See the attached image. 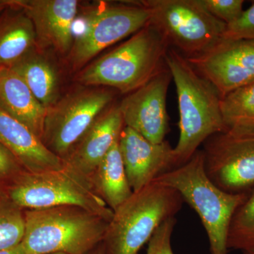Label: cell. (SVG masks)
<instances>
[{
  "label": "cell",
  "instance_id": "obj_33",
  "mask_svg": "<svg viewBox=\"0 0 254 254\" xmlns=\"http://www.w3.org/2000/svg\"><path fill=\"white\" fill-rule=\"evenodd\" d=\"M2 196V195H1V190H0V197Z\"/></svg>",
  "mask_w": 254,
  "mask_h": 254
},
{
  "label": "cell",
  "instance_id": "obj_23",
  "mask_svg": "<svg viewBox=\"0 0 254 254\" xmlns=\"http://www.w3.org/2000/svg\"><path fill=\"white\" fill-rule=\"evenodd\" d=\"M24 234V211L6 195L0 197V251L19 245Z\"/></svg>",
  "mask_w": 254,
  "mask_h": 254
},
{
  "label": "cell",
  "instance_id": "obj_22",
  "mask_svg": "<svg viewBox=\"0 0 254 254\" xmlns=\"http://www.w3.org/2000/svg\"><path fill=\"white\" fill-rule=\"evenodd\" d=\"M227 248L242 252L254 248V188L232 217Z\"/></svg>",
  "mask_w": 254,
  "mask_h": 254
},
{
  "label": "cell",
  "instance_id": "obj_6",
  "mask_svg": "<svg viewBox=\"0 0 254 254\" xmlns=\"http://www.w3.org/2000/svg\"><path fill=\"white\" fill-rule=\"evenodd\" d=\"M6 190V196L22 210L76 205L109 222L113 218V210L98 195L90 180L65 165L60 170L24 172Z\"/></svg>",
  "mask_w": 254,
  "mask_h": 254
},
{
  "label": "cell",
  "instance_id": "obj_4",
  "mask_svg": "<svg viewBox=\"0 0 254 254\" xmlns=\"http://www.w3.org/2000/svg\"><path fill=\"white\" fill-rule=\"evenodd\" d=\"M153 182L176 190L198 214L208 236L210 254L228 253L227 238L232 217L248 193L232 194L215 186L205 173L202 150Z\"/></svg>",
  "mask_w": 254,
  "mask_h": 254
},
{
  "label": "cell",
  "instance_id": "obj_2",
  "mask_svg": "<svg viewBox=\"0 0 254 254\" xmlns=\"http://www.w3.org/2000/svg\"><path fill=\"white\" fill-rule=\"evenodd\" d=\"M169 48L165 37L150 21L115 49L85 66L76 79L83 86L129 94L166 67Z\"/></svg>",
  "mask_w": 254,
  "mask_h": 254
},
{
  "label": "cell",
  "instance_id": "obj_19",
  "mask_svg": "<svg viewBox=\"0 0 254 254\" xmlns=\"http://www.w3.org/2000/svg\"><path fill=\"white\" fill-rule=\"evenodd\" d=\"M89 180L98 195L113 211L133 194L119 141L105 155Z\"/></svg>",
  "mask_w": 254,
  "mask_h": 254
},
{
  "label": "cell",
  "instance_id": "obj_1",
  "mask_svg": "<svg viewBox=\"0 0 254 254\" xmlns=\"http://www.w3.org/2000/svg\"><path fill=\"white\" fill-rule=\"evenodd\" d=\"M165 64L176 86L180 137L174 153L179 167L188 162L209 137L225 131V127L221 97L213 85L172 47L167 52Z\"/></svg>",
  "mask_w": 254,
  "mask_h": 254
},
{
  "label": "cell",
  "instance_id": "obj_9",
  "mask_svg": "<svg viewBox=\"0 0 254 254\" xmlns=\"http://www.w3.org/2000/svg\"><path fill=\"white\" fill-rule=\"evenodd\" d=\"M150 18L151 11L141 3L107 4L92 11L73 41L70 64L75 69L83 67L100 52L145 27Z\"/></svg>",
  "mask_w": 254,
  "mask_h": 254
},
{
  "label": "cell",
  "instance_id": "obj_5",
  "mask_svg": "<svg viewBox=\"0 0 254 254\" xmlns=\"http://www.w3.org/2000/svg\"><path fill=\"white\" fill-rule=\"evenodd\" d=\"M184 200L176 190L153 182L114 210L103 243L105 254H138L165 220L175 217Z\"/></svg>",
  "mask_w": 254,
  "mask_h": 254
},
{
  "label": "cell",
  "instance_id": "obj_28",
  "mask_svg": "<svg viewBox=\"0 0 254 254\" xmlns=\"http://www.w3.org/2000/svg\"><path fill=\"white\" fill-rule=\"evenodd\" d=\"M0 254H27L26 251L24 250L22 245L20 244L14 248L9 249V250L0 251Z\"/></svg>",
  "mask_w": 254,
  "mask_h": 254
},
{
  "label": "cell",
  "instance_id": "obj_11",
  "mask_svg": "<svg viewBox=\"0 0 254 254\" xmlns=\"http://www.w3.org/2000/svg\"><path fill=\"white\" fill-rule=\"evenodd\" d=\"M186 59L221 98L254 81L253 41L222 40L203 54Z\"/></svg>",
  "mask_w": 254,
  "mask_h": 254
},
{
  "label": "cell",
  "instance_id": "obj_3",
  "mask_svg": "<svg viewBox=\"0 0 254 254\" xmlns=\"http://www.w3.org/2000/svg\"><path fill=\"white\" fill-rule=\"evenodd\" d=\"M21 245L27 254H86L101 244L109 222L76 205L26 210Z\"/></svg>",
  "mask_w": 254,
  "mask_h": 254
},
{
  "label": "cell",
  "instance_id": "obj_12",
  "mask_svg": "<svg viewBox=\"0 0 254 254\" xmlns=\"http://www.w3.org/2000/svg\"><path fill=\"white\" fill-rule=\"evenodd\" d=\"M172 80L166 66L119 105L125 126L152 143H163L169 131L167 95Z\"/></svg>",
  "mask_w": 254,
  "mask_h": 254
},
{
  "label": "cell",
  "instance_id": "obj_21",
  "mask_svg": "<svg viewBox=\"0 0 254 254\" xmlns=\"http://www.w3.org/2000/svg\"><path fill=\"white\" fill-rule=\"evenodd\" d=\"M225 131L254 136V81L221 98Z\"/></svg>",
  "mask_w": 254,
  "mask_h": 254
},
{
  "label": "cell",
  "instance_id": "obj_16",
  "mask_svg": "<svg viewBox=\"0 0 254 254\" xmlns=\"http://www.w3.org/2000/svg\"><path fill=\"white\" fill-rule=\"evenodd\" d=\"M0 143L9 150L28 173L60 170L64 162L28 127L0 110Z\"/></svg>",
  "mask_w": 254,
  "mask_h": 254
},
{
  "label": "cell",
  "instance_id": "obj_25",
  "mask_svg": "<svg viewBox=\"0 0 254 254\" xmlns=\"http://www.w3.org/2000/svg\"><path fill=\"white\" fill-rule=\"evenodd\" d=\"M222 40L254 41V2L243 11L238 19L227 25Z\"/></svg>",
  "mask_w": 254,
  "mask_h": 254
},
{
  "label": "cell",
  "instance_id": "obj_8",
  "mask_svg": "<svg viewBox=\"0 0 254 254\" xmlns=\"http://www.w3.org/2000/svg\"><path fill=\"white\" fill-rule=\"evenodd\" d=\"M113 98L110 88L89 86L60 98L47 109L43 143L63 160L95 120L108 109Z\"/></svg>",
  "mask_w": 254,
  "mask_h": 254
},
{
  "label": "cell",
  "instance_id": "obj_18",
  "mask_svg": "<svg viewBox=\"0 0 254 254\" xmlns=\"http://www.w3.org/2000/svg\"><path fill=\"white\" fill-rule=\"evenodd\" d=\"M34 26L26 13L12 6L0 17V66H12L36 50Z\"/></svg>",
  "mask_w": 254,
  "mask_h": 254
},
{
  "label": "cell",
  "instance_id": "obj_24",
  "mask_svg": "<svg viewBox=\"0 0 254 254\" xmlns=\"http://www.w3.org/2000/svg\"><path fill=\"white\" fill-rule=\"evenodd\" d=\"M205 9L227 25L236 21L243 11V0H200Z\"/></svg>",
  "mask_w": 254,
  "mask_h": 254
},
{
  "label": "cell",
  "instance_id": "obj_14",
  "mask_svg": "<svg viewBox=\"0 0 254 254\" xmlns=\"http://www.w3.org/2000/svg\"><path fill=\"white\" fill-rule=\"evenodd\" d=\"M77 0H14L33 23L37 45L69 54L73 43V25L77 15Z\"/></svg>",
  "mask_w": 254,
  "mask_h": 254
},
{
  "label": "cell",
  "instance_id": "obj_7",
  "mask_svg": "<svg viewBox=\"0 0 254 254\" xmlns=\"http://www.w3.org/2000/svg\"><path fill=\"white\" fill-rule=\"evenodd\" d=\"M150 22L170 46L186 58L197 56L222 41L227 24L209 13L200 0H144Z\"/></svg>",
  "mask_w": 254,
  "mask_h": 254
},
{
  "label": "cell",
  "instance_id": "obj_20",
  "mask_svg": "<svg viewBox=\"0 0 254 254\" xmlns=\"http://www.w3.org/2000/svg\"><path fill=\"white\" fill-rule=\"evenodd\" d=\"M27 85L46 109L60 98V82L55 66L36 50L10 66Z\"/></svg>",
  "mask_w": 254,
  "mask_h": 254
},
{
  "label": "cell",
  "instance_id": "obj_15",
  "mask_svg": "<svg viewBox=\"0 0 254 254\" xmlns=\"http://www.w3.org/2000/svg\"><path fill=\"white\" fill-rule=\"evenodd\" d=\"M125 127L119 105L105 110L63 159L64 164L89 180Z\"/></svg>",
  "mask_w": 254,
  "mask_h": 254
},
{
  "label": "cell",
  "instance_id": "obj_29",
  "mask_svg": "<svg viewBox=\"0 0 254 254\" xmlns=\"http://www.w3.org/2000/svg\"><path fill=\"white\" fill-rule=\"evenodd\" d=\"M14 5V0H0V13L10 7H12Z\"/></svg>",
  "mask_w": 254,
  "mask_h": 254
},
{
  "label": "cell",
  "instance_id": "obj_32",
  "mask_svg": "<svg viewBox=\"0 0 254 254\" xmlns=\"http://www.w3.org/2000/svg\"><path fill=\"white\" fill-rule=\"evenodd\" d=\"M63 254V253H55V254Z\"/></svg>",
  "mask_w": 254,
  "mask_h": 254
},
{
  "label": "cell",
  "instance_id": "obj_13",
  "mask_svg": "<svg viewBox=\"0 0 254 254\" xmlns=\"http://www.w3.org/2000/svg\"><path fill=\"white\" fill-rule=\"evenodd\" d=\"M119 147L133 192L177 168L174 148L168 141L152 143L129 127H124Z\"/></svg>",
  "mask_w": 254,
  "mask_h": 254
},
{
  "label": "cell",
  "instance_id": "obj_17",
  "mask_svg": "<svg viewBox=\"0 0 254 254\" xmlns=\"http://www.w3.org/2000/svg\"><path fill=\"white\" fill-rule=\"evenodd\" d=\"M0 110L26 125L42 138L46 108L22 78L11 68L4 66H0Z\"/></svg>",
  "mask_w": 254,
  "mask_h": 254
},
{
  "label": "cell",
  "instance_id": "obj_31",
  "mask_svg": "<svg viewBox=\"0 0 254 254\" xmlns=\"http://www.w3.org/2000/svg\"><path fill=\"white\" fill-rule=\"evenodd\" d=\"M242 254H254V248L252 250L244 251L242 252Z\"/></svg>",
  "mask_w": 254,
  "mask_h": 254
},
{
  "label": "cell",
  "instance_id": "obj_10",
  "mask_svg": "<svg viewBox=\"0 0 254 254\" xmlns=\"http://www.w3.org/2000/svg\"><path fill=\"white\" fill-rule=\"evenodd\" d=\"M205 173L215 186L232 193L254 188V136L225 131L203 143Z\"/></svg>",
  "mask_w": 254,
  "mask_h": 254
},
{
  "label": "cell",
  "instance_id": "obj_27",
  "mask_svg": "<svg viewBox=\"0 0 254 254\" xmlns=\"http://www.w3.org/2000/svg\"><path fill=\"white\" fill-rule=\"evenodd\" d=\"M26 172L14 155L0 143V179L11 181Z\"/></svg>",
  "mask_w": 254,
  "mask_h": 254
},
{
  "label": "cell",
  "instance_id": "obj_30",
  "mask_svg": "<svg viewBox=\"0 0 254 254\" xmlns=\"http://www.w3.org/2000/svg\"><path fill=\"white\" fill-rule=\"evenodd\" d=\"M86 254H105L104 247H103V243L100 244L99 245L97 246L95 249H93V250Z\"/></svg>",
  "mask_w": 254,
  "mask_h": 254
},
{
  "label": "cell",
  "instance_id": "obj_26",
  "mask_svg": "<svg viewBox=\"0 0 254 254\" xmlns=\"http://www.w3.org/2000/svg\"><path fill=\"white\" fill-rule=\"evenodd\" d=\"M176 219L170 218L158 227L148 242L146 254H174L171 239Z\"/></svg>",
  "mask_w": 254,
  "mask_h": 254
}]
</instances>
